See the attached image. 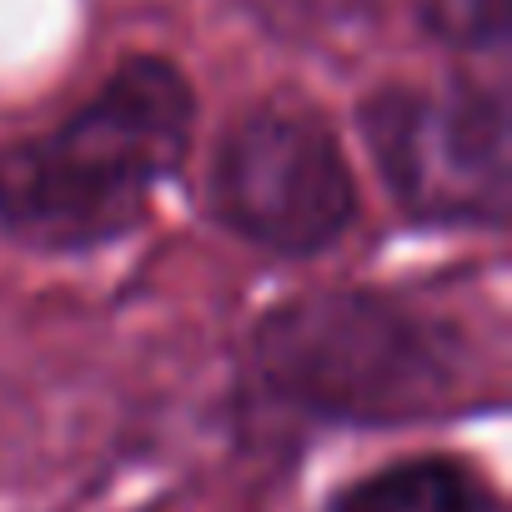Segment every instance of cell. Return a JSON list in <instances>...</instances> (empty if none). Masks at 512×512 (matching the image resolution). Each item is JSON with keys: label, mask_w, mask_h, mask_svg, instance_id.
<instances>
[{"label": "cell", "mask_w": 512, "mask_h": 512, "mask_svg": "<svg viewBox=\"0 0 512 512\" xmlns=\"http://www.w3.org/2000/svg\"><path fill=\"white\" fill-rule=\"evenodd\" d=\"M246 16L282 41H342L387 16L392 0H241Z\"/></svg>", "instance_id": "8992f818"}, {"label": "cell", "mask_w": 512, "mask_h": 512, "mask_svg": "<svg viewBox=\"0 0 512 512\" xmlns=\"http://www.w3.org/2000/svg\"><path fill=\"white\" fill-rule=\"evenodd\" d=\"M196 91L166 56L121 61L51 131L0 146V226L41 251L121 241L181 171Z\"/></svg>", "instance_id": "6da1fadb"}, {"label": "cell", "mask_w": 512, "mask_h": 512, "mask_svg": "<svg viewBox=\"0 0 512 512\" xmlns=\"http://www.w3.org/2000/svg\"><path fill=\"white\" fill-rule=\"evenodd\" d=\"M362 136L392 201L437 226L507 221L512 111L497 86H382L362 101Z\"/></svg>", "instance_id": "3957f363"}, {"label": "cell", "mask_w": 512, "mask_h": 512, "mask_svg": "<svg viewBox=\"0 0 512 512\" xmlns=\"http://www.w3.org/2000/svg\"><path fill=\"white\" fill-rule=\"evenodd\" d=\"M327 512H502V497L482 467L447 452H417L342 482Z\"/></svg>", "instance_id": "5b68a950"}, {"label": "cell", "mask_w": 512, "mask_h": 512, "mask_svg": "<svg viewBox=\"0 0 512 512\" xmlns=\"http://www.w3.org/2000/svg\"><path fill=\"white\" fill-rule=\"evenodd\" d=\"M211 211L241 241L317 256L357 216V181L337 131L307 106H251L211 156Z\"/></svg>", "instance_id": "277c9868"}, {"label": "cell", "mask_w": 512, "mask_h": 512, "mask_svg": "<svg viewBox=\"0 0 512 512\" xmlns=\"http://www.w3.org/2000/svg\"><path fill=\"white\" fill-rule=\"evenodd\" d=\"M427 36L457 51H497L512 31V0H417Z\"/></svg>", "instance_id": "52a82bcc"}, {"label": "cell", "mask_w": 512, "mask_h": 512, "mask_svg": "<svg viewBox=\"0 0 512 512\" xmlns=\"http://www.w3.org/2000/svg\"><path fill=\"white\" fill-rule=\"evenodd\" d=\"M262 392L332 427H407L467 402V337L387 292L327 287L277 302L251 332Z\"/></svg>", "instance_id": "7a4b0ae2"}]
</instances>
